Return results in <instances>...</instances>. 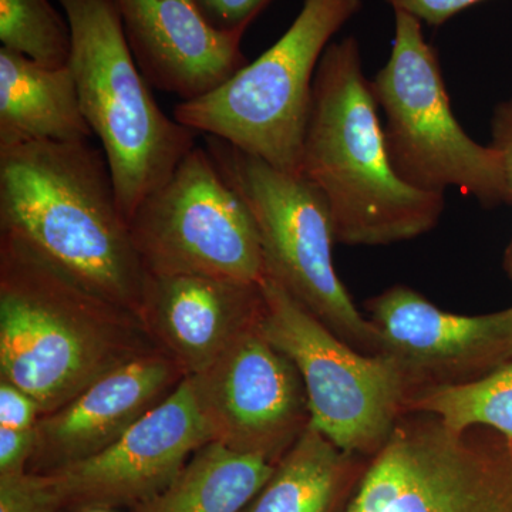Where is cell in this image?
<instances>
[{
    "instance_id": "7402d4cb",
    "label": "cell",
    "mask_w": 512,
    "mask_h": 512,
    "mask_svg": "<svg viewBox=\"0 0 512 512\" xmlns=\"http://www.w3.org/2000/svg\"><path fill=\"white\" fill-rule=\"evenodd\" d=\"M0 512H63L47 476L29 471L0 476Z\"/></svg>"
},
{
    "instance_id": "52a82bcc",
    "label": "cell",
    "mask_w": 512,
    "mask_h": 512,
    "mask_svg": "<svg viewBox=\"0 0 512 512\" xmlns=\"http://www.w3.org/2000/svg\"><path fill=\"white\" fill-rule=\"evenodd\" d=\"M370 82L383 111L390 163L403 183L434 194L457 188L484 207L507 204L500 154L458 123L439 55L419 19L394 10L389 60Z\"/></svg>"
},
{
    "instance_id": "30bf717a",
    "label": "cell",
    "mask_w": 512,
    "mask_h": 512,
    "mask_svg": "<svg viewBox=\"0 0 512 512\" xmlns=\"http://www.w3.org/2000/svg\"><path fill=\"white\" fill-rule=\"evenodd\" d=\"M128 225L150 276L264 281L258 229L207 148H192L170 178L138 205Z\"/></svg>"
},
{
    "instance_id": "7c38bea8",
    "label": "cell",
    "mask_w": 512,
    "mask_h": 512,
    "mask_svg": "<svg viewBox=\"0 0 512 512\" xmlns=\"http://www.w3.org/2000/svg\"><path fill=\"white\" fill-rule=\"evenodd\" d=\"M190 377L96 456L46 474L62 511L131 508L164 490L211 443Z\"/></svg>"
},
{
    "instance_id": "484cf974",
    "label": "cell",
    "mask_w": 512,
    "mask_h": 512,
    "mask_svg": "<svg viewBox=\"0 0 512 512\" xmlns=\"http://www.w3.org/2000/svg\"><path fill=\"white\" fill-rule=\"evenodd\" d=\"M484 0H387L393 10L410 13L421 23L441 26L458 13L473 8Z\"/></svg>"
},
{
    "instance_id": "8fae6325",
    "label": "cell",
    "mask_w": 512,
    "mask_h": 512,
    "mask_svg": "<svg viewBox=\"0 0 512 512\" xmlns=\"http://www.w3.org/2000/svg\"><path fill=\"white\" fill-rule=\"evenodd\" d=\"M190 379L211 440L238 453L278 464L311 424L301 373L259 325Z\"/></svg>"
},
{
    "instance_id": "5b68a950",
    "label": "cell",
    "mask_w": 512,
    "mask_h": 512,
    "mask_svg": "<svg viewBox=\"0 0 512 512\" xmlns=\"http://www.w3.org/2000/svg\"><path fill=\"white\" fill-rule=\"evenodd\" d=\"M362 5L363 0H303L281 39L217 89L180 101L174 119L279 170L301 174L316 69L333 36Z\"/></svg>"
},
{
    "instance_id": "6da1fadb",
    "label": "cell",
    "mask_w": 512,
    "mask_h": 512,
    "mask_svg": "<svg viewBox=\"0 0 512 512\" xmlns=\"http://www.w3.org/2000/svg\"><path fill=\"white\" fill-rule=\"evenodd\" d=\"M0 237L141 319L150 275L104 151L90 141L0 146Z\"/></svg>"
},
{
    "instance_id": "44dd1931",
    "label": "cell",
    "mask_w": 512,
    "mask_h": 512,
    "mask_svg": "<svg viewBox=\"0 0 512 512\" xmlns=\"http://www.w3.org/2000/svg\"><path fill=\"white\" fill-rule=\"evenodd\" d=\"M0 42L49 67L69 64L72 33L50 0H0Z\"/></svg>"
},
{
    "instance_id": "3957f363",
    "label": "cell",
    "mask_w": 512,
    "mask_h": 512,
    "mask_svg": "<svg viewBox=\"0 0 512 512\" xmlns=\"http://www.w3.org/2000/svg\"><path fill=\"white\" fill-rule=\"evenodd\" d=\"M156 349L133 312L0 237V380L30 394L43 414Z\"/></svg>"
},
{
    "instance_id": "d6986e66",
    "label": "cell",
    "mask_w": 512,
    "mask_h": 512,
    "mask_svg": "<svg viewBox=\"0 0 512 512\" xmlns=\"http://www.w3.org/2000/svg\"><path fill=\"white\" fill-rule=\"evenodd\" d=\"M275 463L205 444L160 493L130 512H241L264 487Z\"/></svg>"
},
{
    "instance_id": "f1b7e54d",
    "label": "cell",
    "mask_w": 512,
    "mask_h": 512,
    "mask_svg": "<svg viewBox=\"0 0 512 512\" xmlns=\"http://www.w3.org/2000/svg\"><path fill=\"white\" fill-rule=\"evenodd\" d=\"M80 512H113L111 510H103V508H93V510H84Z\"/></svg>"
},
{
    "instance_id": "d4e9b609",
    "label": "cell",
    "mask_w": 512,
    "mask_h": 512,
    "mask_svg": "<svg viewBox=\"0 0 512 512\" xmlns=\"http://www.w3.org/2000/svg\"><path fill=\"white\" fill-rule=\"evenodd\" d=\"M36 443V427L15 430L0 427V476L28 471Z\"/></svg>"
},
{
    "instance_id": "e0dca14e",
    "label": "cell",
    "mask_w": 512,
    "mask_h": 512,
    "mask_svg": "<svg viewBox=\"0 0 512 512\" xmlns=\"http://www.w3.org/2000/svg\"><path fill=\"white\" fill-rule=\"evenodd\" d=\"M92 136L69 64L49 67L0 47V146Z\"/></svg>"
},
{
    "instance_id": "603a6c76",
    "label": "cell",
    "mask_w": 512,
    "mask_h": 512,
    "mask_svg": "<svg viewBox=\"0 0 512 512\" xmlns=\"http://www.w3.org/2000/svg\"><path fill=\"white\" fill-rule=\"evenodd\" d=\"M211 25L222 32L244 35L252 20L272 0H197Z\"/></svg>"
},
{
    "instance_id": "2e32d148",
    "label": "cell",
    "mask_w": 512,
    "mask_h": 512,
    "mask_svg": "<svg viewBox=\"0 0 512 512\" xmlns=\"http://www.w3.org/2000/svg\"><path fill=\"white\" fill-rule=\"evenodd\" d=\"M264 313L261 282L201 275L150 276L141 320L187 377L200 375Z\"/></svg>"
},
{
    "instance_id": "83f0119b",
    "label": "cell",
    "mask_w": 512,
    "mask_h": 512,
    "mask_svg": "<svg viewBox=\"0 0 512 512\" xmlns=\"http://www.w3.org/2000/svg\"><path fill=\"white\" fill-rule=\"evenodd\" d=\"M504 271L508 275V278L512 281V238L507 249H505L504 255Z\"/></svg>"
},
{
    "instance_id": "cb8c5ba5",
    "label": "cell",
    "mask_w": 512,
    "mask_h": 512,
    "mask_svg": "<svg viewBox=\"0 0 512 512\" xmlns=\"http://www.w3.org/2000/svg\"><path fill=\"white\" fill-rule=\"evenodd\" d=\"M42 414L39 403L30 394L0 380V427L32 430Z\"/></svg>"
},
{
    "instance_id": "ac0fdd59",
    "label": "cell",
    "mask_w": 512,
    "mask_h": 512,
    "mask_svg": "<svg viewBox=\"0 0 512 512\" xmlns=\"http://www.w3.org/2000/svg\"><path fill=\"white\" fill-rule=\"evenodd\" d=\"M365 460L309 424L241 512H345L369 466Z\"/></svg>"
},
{
    "instance_id": "4316f807",
    "label": "cell",
    "mask_w": 512,
    "mask_h": 512,
    "mask_svg": "<svg viewBox=\"0 0 512 512\" xmlns=\"http://www.w3.org/2000/svg\"><path fill=\"white\" fill-rule=\"evenodd\" d=\"M491 146L498 151L503 164L507 204L512 205V99L498 104L491 121Z\"/></svg>"
},
{
    "instance_id": "ba28073f",
    "label": "cell",
    "mask_w": 512,
    "mask_h": 512,
    "mask_svg": "<svg viewBox=\"0 0 512 512\" xmlns=\"http://www.w3.org/2000/svg\"><path fill=\"white\" fill-rule=\"evenodd\" d=\"M261 286L259 328L301 373L312 426L340 450L372 460L412 396L402 367L352 348L272 279Z\"/></svg>"
},
{
    "instance_id": "4fadbf2b",
    "label": "cell",
    "mask_w": 512,
    "mask_h": 512,
    "mask_svg": "<svg viewBox=\"0 0 512 512\" xmlns=\"http://www.w3.org/2000/svg\"><path fill=\"white\" fill-rule=\"evenodd\" d=\"M365 308L382 353L402 367L412 396L473 382L512 362V306L487 315H457L409 286L393 285Z\"/></svg>"
},
{
    "instance_id": "5bb4252c",
    "label": "cell",
    "mask_w": 512,
    "mask_h": 512,
    "mask_svg": "<svg viewBox=\"0 0 512 512\" xmlns=\"http://www.w3.org/2000/svg\"><path fill=\"white\" fill-rule=\"evenodd\" d=\"M185 377L160 349L101 376L37 421L29 473H57L106 450L164 402Z\"/></svg>"
},
{
    "instance_id": "9a60e30c",
    "label": "cell",
    "mask_w": 512,
    "mask_h": 512,
    "mask_svg": "<svg viewBox=\"0 0 512 512\" xmlns=\"http://www.w3.org/2000/svg\"><path fill=\"white\" fill-rule=\"evenodd\" d=\"M148 84L191 101L247 64L244 35L211 25L197 0H111Z\"/></svg>"
},
{
    "instance_id": "7a4b0ae2",
    "label": "cell",
    "mask_w": 512,
    "mask_h": 512,
    "mask_svg": "<svg viewBox=\"0 0 512 512\" xmlns=\"http://www.w3.org/2000/svg\"><path fill=\"white\" fill-rule=\"evenodd\" d=\"M299 173L328 204L335 242L382 247L437 227L444 194L424 192L394 173L372 82L355 37L332 42L313 80Z\"/></svg>"
},
{
    "instance_id": "ffe728a7",
    "label": "cell",
    "mask_w": 512,
    "mask_h": 512,
    "mask_svg": "<svg viewBox=\"0 0 512 512\" xmlns=\"http://www.w3.org/2000/svg\"><path fill=\"white\" fill-rule=\"evenodd\" d=\"M429 413L454 430L487 427L512 437V362L473 382L413 394L406 413Z\"/></svg>"
},
{
    "instance_id": "277c9868",
    "label": "cell",
    "mask_w": 512,
    "mask_h": 512,
    "mask_svg": "<svg viewBox=\"0 0 512 512\" xmlns=\"http://www.w3.org/2000/svg\"><path fill=\"white\" fill-rule=\"evenodd\" d=\"M72 33L69 66L80 104L109 163L127 221L197 146L158 106L111 0H57Z\"/></svg>"
},
{
    "instance_id": "8992f818",
    "label": "cell",
    "mask_w": 512,
    "mask_h": 512,
    "mask_svg": "<svg viewBox=\"0 0 512 512\" xmlns=\"http://www.w3.org/2000/svg\"><path fill=\"white\" fill-rule=\"evenodd\" d=\"M207 150L258 229L265 278L352 348L380 355L382 342L333 266L335 242L325 198L302 174L288 173L244 153L221 138L205 136Z\"/></svg>"
},
{
    "instance_id": "9c48e42d",
    "label": "cell",
    "mask_w": 512,
    "mask_h": 512,
    "mask_svg": "<svg viewBox=\"0 0 512 512\" xmlns=\"http://www.w3.org/2000/svg\"><path fill=\"white\" fill-rule=\"evenodd\" d=\"M345 512H512V437L403 414Z\"/></svg>"
}]
</instances>
